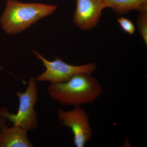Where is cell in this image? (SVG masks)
I'll return each instance as SVG.
<instances>
[{"label": "cell", "instance_id": "6da1fadb", "mask_svg": "<svg viewBox=\"0 0 147 147\" xmlns=\"http://www.w3.org/2000/svg\"><path fill=\"white\" fill-rule=\"evenodd\" d=\"M92 74L80 73L66 82L50 84L49 96L61 105L81 106L94 102L102 94V85Z\"/></svg>", "mask_w": 147, "mask_h": 147}, {"label": "cell", "instance_id": "7a4b0ae2", "mask_svg": "<svg viewBox=\"0 0 147 147\" xmlns=\"http://www.w3.org/2000/svg\"><path fill=\"white\" fill-rule=\"evenodd\" d=\"M57 8L56 5H51L8 0L0 22L7 34H16L51 15Z\"/></svg>", "mask_w": 147, "mask_h": 147}, {"label": "cell", "instance_id": "3957f363", "mask_svg": "<svg viewBox=\"0 0 147 147\" xmlns=\"http://www.w3.org/2000/svg\"><path fill=\"white\" fill-rule=\"evenodd\" d=\"M36 79L31 77L28 86L24 92H16L19 99V107L16 114L10 113L3 107L0 108V115L5 117L13 123V125L21 127L28 131L35 130L38 125L35 105L38 99V88Z\"/></svg>", "mask_w": 147, "mask_h": 147}, {"label": "cell", "instance_id": "277c9868", "mask_svg": "<svg viewBox=\"0 0 147 147\" xmlns=\"http://www.w3.org/2000/svg\"><path fill=\"white\" fill-rule=\"evenodd\" d=\"M33 53L42 62L45 71L36 78L37 82H48L50 84L62 83L68 81L75 74L80 73L92 74L96 69L97 66L93 63L80 65L69 64L58 57L53 61H48L37 51Z\"/></svg>", "mask_w": 147, "mask_h": 147}, {"label": "cell", "instance_id": "5b68a950", "mask_svg": "<svg viewBox=\"0 0 147 147\" xmlns=\"http://www.w3.org/2000/svg\"><path fill=\"white\" fill-rule=\"evenodd\" d=\"M57 116L60 124L71 129L75 146L85 147L87 142L92 138L89 115L81 106H75L69 111L59 109Z\"/></svg>", "mask_w": 147, "mask_h": 147}, {"label": "cell", "instance_id": "8992f818", "mask_svg": "<svg viewBox=\"0 0 147 147\" xmlns=\"http://www.w3.org/2000/svg\"><path fill=\"white\" fill-rule=\"evenodd\" d=\"M73 21L79 29L88 31L97 26L106 8L104 0H76Z\"/></svg>", "mask_w": 147, "mask_h": 147}, {"label": "cell", "instance_id": "52a82bcc", "mask_svg": "<svg viewBox=\"0 0 147 147\" xmlns=\"http://www.w3.org/2000/svg\"><path fill=\"white\" fill-rule=\"evenodd\" d=\"M7 119L0 123V147H33L28 137V131L21 127L7 125Z\"/></svg>", "mask_w": 147, "mask_h": 147}, {"label": "cell", "instance_id": "ba28073f", "mask_svg": "<svg viewBox=\"0 0 147 147\" xmlns=\"http://www.w3.org/2000/svg\"><path fill=\"white\" fill-rule=\"evenodd\" d=\"M106 8L109 7L119 15L131 11L139 12L147 11V0H104Z\"/></svg>", "mask_w": 147, "mask_h": 147}, {"label": "cell", "instance_id": "9c48e42d", "mask_svg": "<svg viewBox=\"0 0 147 147\" xmlns=\"http://www.w3.org/2000/svg\"><path fill=\"white\" fill-rule=\"evenodd\" d=\"M137 28L145 44H147V11L140 12L137 19Z\"/></svg>", "mask_w": 147, "mask_h": 147}, {"label": "cell", "instance_id": "30bf717a", "mask_svg": "<svg viewBox=\"0 0 147 147\" xmlns=\"http://www.w3.org/2000/svg\"><path fill=\"white\" fill-rule=\"evenodd\" d=\"M117 21L123 31L129 34H134L135 31V26L132 21L122 17L119 18Z\"/></svg>", "mask_w": 147, "mask_h": 147}, {"label": "cell", "instance_id": "8fae6325", "mask_svg": "<svg viewBox=\"0 0 147 147\" xmlns=\"http://www.w3.org/2000/svg\"><path fill=\"white\" fill-rule=\"evenodd\" d=\"M5 118V117L0 115V123Z\"/></svg>", "mask_w": 147, "mask_h": 147}]
</instances>
